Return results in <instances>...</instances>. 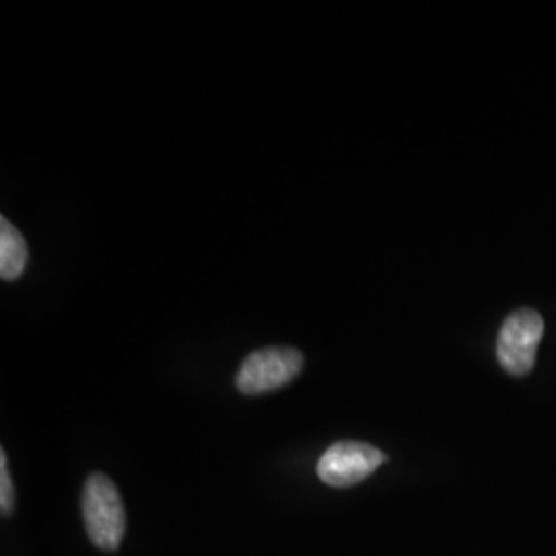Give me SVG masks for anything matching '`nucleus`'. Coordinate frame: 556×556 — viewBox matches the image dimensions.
I'll return each mask as SVG.
<instances>
[{"label":"nucleus","instance_id":"obj_1","mask_svg":"<svg viewBox=\"0 0 556 556\" xmlns=\"http://www.w3.org/2000/svg\"><path fill=\"white\" fill-rule=\"evenodd\" d=\"M83 521L91 542L101 551H116L126 534V509L116 484L93 472L83 489Z\"/></svg>","mask_w":556,"mask_h":556},{"label":"nucleus","instance_id":"obj_2","mask_svg":"<svg viewBox=\"0 0 556 556\" xmlns=\"http://www.w3.org/2000/svg\"><path fill=\"white\" fill-rule=\"evenodd\" d=\"M305 365V358L298 349L289 346H270L252 353L239 367L238 383L239 392L248 396L268 394L285 388L298 378Z\"/></svg>","mask_w":556,"mask_h":556},{"label":"nucleus","instance_id":"obj_3","mask_svg":"<svg viewBox=\"0 0 556 556\" xmlns=\"http://www.w3.org/2000/svg\"><path fill=\"white\" fill-rule=\"evenodd\" d=\"M544 334V321L534 309H517L503 321L497 340L498 363L511 376H528L536 363V351Z\"/></svg>","mask_w":556,"mask_h":556},{"label":"nucleus","instance_id":"obj_4","mask_svg":"<svg viewBox=\"0 0 556 556\" xmlns=\"http://www.w3.org/2000/svg\"><path fill=\"white\" fill-rule=\"evenodd\" d=\"M386 459V454L369 443L338 441L319 457L318 477L334 489L355 486L371 477Z\"/></svg>","mask_w":556,"mask_h":556},{"label":"nucleus","instance_id":"obj_5","mask_svg":"<svg viewBox=\"0 0 556 556\" xmlns=\"http://www.w3.org/2000/svg\"><path fill=\"white\" fill-rule=\"evenodd\" d=\"M29 258V250L25 238L21 236L20 229L9 223L0 219V277L4 280H15L25 273Z\"/></svg>","mask_w":556,"mask_h":556},{"label":"nucleus","instance_id":"obj_6","mask_svg":"<svg viewBox=\"0 0 556 556\" xmlns=\"http://www.w3.org/2000/svg\"><path fill=\"white\" fill-rule=\"evenodd\" d=\"M0 511L2 516H9L15 507V491H13V480L9 475V464H7V454L4 450L0 452Z\"/></svg>","mask_w":556,"mask_h":556}]
</instances>
